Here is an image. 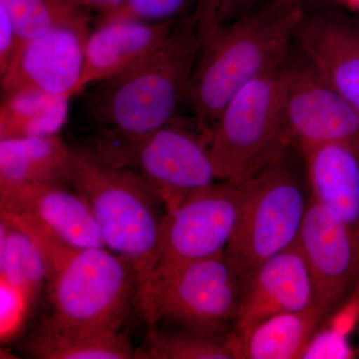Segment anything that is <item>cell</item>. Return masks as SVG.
Segmentation results:
<instances>
[{
	"label": "cell",
	"instance_id": "obj_14",
	"mask_svg": "<svg viewBox=\"0 0 359 359\" xmlns=\"http://www.w3.org/2000/svg\"><path fill=\"white\" fill-rule=\"evenodd\" d=\"M318 304L313 275L299 242L264 262L243 285L231 332L245 334L269 316Z\"/></svg>",
	"mask_w": 359,
	"mask_h": 359
},
{
	"label": "cell",
	"instance_id": "obj_29",
	"mask_svg": "<svg viewBox=\"0 0 359 359\" xmlns=\"http://www.w3.org/2000/svg\"><path fill=\"white\" fill-rule=\"evenodd\" d=\"M18 44L15 26L6 9L0 6V74L6 71Z\"/></svg>",
	"mask_w": 359,
	"mask_h": 359
},
{
	"label": "cell",
	"instance_id": "obj_20",
	"mask_svg": "<svg viewBox=\"0 0 359 359\" xmlns=\"http://www.w3.org/2000/svg\"><path fill=\"white\" fill-rule=\"evenodd\" d=\"M23 351L39 359H129L136 351L120 330H89L46 318L25 340Z\"/></svg>",
	"mask_w": 359,
	"mask_h": 359
},
{
	"label": "cell",
	"instance_id": "obj_25",
	"mask_svg": "<svg viewBox=\"0 0 359 359\" xmlns=\"http://www.w3.org/2000/svg\"><path fill=\"white\" fill-rule=\"evenodd\" d=\"M195 0H126L114 13L97 18L96 25L121 20L167 22L185 18Z\"/></svg>",
	"mask_w": 359,
	"mask_h": 359
},
{
	"label": "cell",
	"instance_id": "obj_23",
	"mask_svg": "<svg viewBox=\"0 0 359 359\" xmlns=\"http://www.w3.org/2000/svg\"><path fill=\"white\" fill-rule=\"evenodd\" d=\"M11 16L20 42L35 39L54 28L69 26L90 30L91 15L69 0H0Z\"/></svg>",
	"mask_w": 359,
	"mask_h": 359
},
{
	"label": "cell",
	"instance_id": "obj_32",
	"mask_svg": "<svg viewBox=\"0 0 359 359\" xmlns=\"http://www.w3.org/2000/svg\"><path fill=\"white\" fill-rule=\"evenodd\" d=\"M342 1L346 2L349 6L355 7L359 9V0H342Z\"/></svg>",
	"mask_w": 359,
	"mask_h": 359
},
{
	"label": "cell",
	"instance_id": "obj_12",
	"mask_svg": "<svg viewBox=\"0 0 359 359\" xmlns=\"http://www.w3.org/2000/svg\"><path fill=\"white\" fill-rule=\"evenodd\" d=\"M89 33L63 26L20 42L6 71L0 74L1 92L34 89L68 99L76 96Z\"/></svg>",
	"mask_w": 359,
	"mask_h": 359
},
{
	"label": "cell",
	"instance_id": "obj_5",
	"mask_svg": "<svg viewBox=\"0 0 359 359\" xmlns=\"http://www.w3.org/2000/svg\"><path fill=\"white\" fill-rule=\"evenodd\" d=\"M309 201L306 164L295 144L245 182L240 218L224 250L243 285L262 264L297 242Z\"/></svg>",
	"mask_w": 359,
	"mask_h": 359
},
{
	"label": "cell",
	"instance_id": "obj_6",
	"mask_svg": "<svg viewBox=\"0 0 359 359\" xmlns=\"http://www.w3.org/2000/svg\"><path fill=\"white\" fill-rule=\"evenodd\" d=\"M242 290L224 250L198 261L159 264L136 301L148 327L166 321L197 334L226 337L235 327Z\"/></svg>",
	"mask_w": 359,
	"mask_h": 359
},
{
	"label": "cell",
	"instance_id": "obj_18",
	"mask_svg": "<svg viewBox=\"0 0 359 359\" xmlns=\"http://www.w3.org/2000/svg\"><path fill=\"white\" fill-rule=\"evenodd\" d=\"M72 148L59 135L0 140V190L25 185L69 186Z\"/></svg>",
	"mask_w": 359,
	"mask_h": 359
},
{
	"label": "cell",
	"instance_id": "obj_8",
	"mask_svg": "<svg viewBox=\"0 0 359 359\" xmlns=\"http://www.w3.org/2000/svg\"><path fill=\"white\" fill-rule=\"evenodd\" d=\"M86 150L136 175L172 211L194 191L217 180L210 150V127L193 114L179 115L141 140L119 143L93 138Z\"/></svg>",
	"mask_w": 359,
	"mask_h": 359
},
{
	"label": "cell",
	"instance_id": "obj_3",
	"mask_svg": "<svg viewBox=\"0 0 359 359\" xmlns=\"http://www.w3.org/2000/svg\"><path fill=\"white\" fill-rule=\"evenodd\" d=\"M41 250L48 268L49 318L61 325L89 330H120L133 297L137 278L121 257L107 248L67 244L34 219L8 215Z\"/></svg>",
	"mask_w": 359,
	"mask_h": 359
},
{
	"label": "cell",
	"instance_id": "obj_9",
	"mask_svg": "<svg viewBox=\"0 0 359 359\" xmlns=\"http://www.w3.org/2000/svg\"><path fill=\"white\" fill-rule=\"evenodd\" d=\"M244 199V184L217 181L194 191L166 212L157 266L219 254L230 244Z\"/></svg>",
	"mask_w": 359,
	"mask_h": 359
},
{
	"label": "cell",
	"instance_id": "obj_26",
	"mask_svg": "<svg viewBox=\"0 0 359 359\" xmlns=\"http://www.w3.org/2000/svg\"><path fill=\"white\" fill-rule=\"evenodd\" d=\"M33 299L25 290L0 278V339L8 341L20 332Z\"/></svg>",
	"mask_w": 359,
	"mask_h": 359
},
{
	"label": "cell",
	"instance_id": "obj_10",
	"mask_svg": "<svg viewBox=\"0 0 359 359\" xmlns=\"http://www.w3.org/2000/svg\"><path fill=\"white\" fill-rule=\"evenodd\" d=\"M285 113L297 146L332 143L359 161V111L334 91L297 52L285 68Z\"/></svg>",
	"mask_w": 359,
	"mask_h": 359
},
{
	"label": "cell",
	"instance_id": "obj_2",
	"mask_svg": "<svg viewBox=\"0 0 359 359\" xmlns=\"http://www.w3.org/2000/svg\"><path fill=\"white\" fill-rule=\"evenodd\" d=\"M304 2L266 0L219 25L201 47L187 105L211 127L224 106L252 80L289 61Z\"/></svg>",
	"mask_w": 359,
	"mask_h": 359
},
{
	"label": "cell",
	"instance_id": "obj_4",
	"mask_svg": "<svg viewBox=\"0 0 359 359\" xmlns=\"http://www.w3.org/2000/svg\"><path fill=\"white\" fill-rule=\"evenodd\" d=\"M71 188L88 204L105 247L133 269L140 292L160 257L166 208L136 175L113 166L84 147L72 148Z\"/></svg>",
	"mask_w": 359,
	"mask_h": 359
},
{
	"label": "cell",
	"instance_id": "obj_31",
	"mask_svg": "<svg viewBox=\"0 0 359 359\" xmlns=\"http://www.w3.org/2000/svg\"><path fill=\"white\" fill-rule=\"evenodd\" d=\"M87 13L98 14V18L114 13L126 0H69Z\"/></svg>",
	"mask_w": 359,
	"mask_h": 359
},
{
	"label": "cell",
	"instance_id": "obj_1",
	"mask_svg": "<svg viewBox=\"0 0 359 359\" xmlns=\"http://www.w3.org/2000/svg\"><path fill=\"white\" fill-rule=\"evenodd\" d=\"M201 47L191 14L147 57L87 87L84 116L95 131L94 138L141 140L181 115Z\"/></svg>",
	"mask_w": 359,
	"mask_h": 359
},
{
	"label": "cell",
	"instance_id": "obj_33",
	"mask_svg": "<svg viewBox=\"0 0 359 359\" xmlns=\"http://www.w3.org/2000/svg\"><path fill=\"white\" fill-rule=\"evenodd\" d=\"M292 1H299V2H304V0H292Z\"/></svg>",
	"mask_w": 359,
	"mask_h": 359
},
{
	"label": "cell",
	"instance_id": "obj_27",
	"mask_svg": "<svg viewBox=\"0 0 359 359\" xmlns=\"http://www.w3.org/2000/svg\"><path fill=\"white\" fill-rule=\"evenodd\" d=\"M321 328L309 341L302 358H342V355L346 354V351L340 349L339 337L332 330H321Z\"/></svg>",
	"mask_w": 359,
	"mask_h": 359
},
{
	"label": "cell",
	"instance_id": "obj_16",
	"mask_svg": "<svg viewBox=\"0 0 359 359\" xmlns=\"http://www.w3.org/2000/svg\"><path fill=\"white\" fill-rule=\"evenodd\" d=\"M179 21L121 20L96 25L85 42L77 95L90 85L115 76L147 57L166 41Z\"/></svg>",
	"mask_w": 359,
	"mask_h": 359
},
{
	"label": "cell",
	"instance_id": "obj_28",
	"mask_svg": "<svg viewBox=\"0 0 359 359\" xmlns=\"http://www.w3.org/2000/svg\"><path fill=\"white\" fill-rule=\"evenodd\" d=\"M219 2L221 0H195L192 18L202 43L216 28Z\"/></svg>",
	"mask_w": 359,
	"mask_h": 359
},
{
	"label": "cell",
	"instance_id": "obj_21",
	"mask_svg": "<svg viewBox=\"0 0 359 359\" xmlns=\"http://www.w3.org/2000/svg\"><path fill=\"white\" fill-rule=\"evenodd\" d=\"M69 100L34 89L1 92L0 140L58 135L68 121Z\"/></svg>",
	"mask_w": 359,
	"mask_h": 359
},
{
	"label": "cell",
	"instance_id": "obj_13",
	"mask_svg": "<svg viewBox=\"0 0 359 359\" xmlns=\"http://www.w3.org/2000/svg\"><path fill=\"white\" fill-rule=\"evenodd\" d=\"M294 43L316 73L359 111V20L335 9L306 8Z\"/></svg>",
	"mask_w": 359,
	"mask_h": 359
},
{
	"label": "cell",
	"instance_id": "obj_22",
	"mask_svg": "<svg viewBox=\"0 0 359 359\" xmlns=\"http://www.w3.org/2000/svg\"><path fill=\"white\" fill-rule=\"evenodd\" d=\"M0 278L34 299L48 282V268L41 250L25 231L1 219Z\"/></svg>",
	"mask_w": 359,
	"mask_h": 359
},
{
	"label": "cell",
	"instance_id": "obj_17",
	"mask_svg": "<svg viewBox=\"0 0 359 359\" xmlns=\"http://www.w3.org/2000/svg\"><path fill=\"white\" fill-rule=\"evenodd\" d=\"M306 164L309 194L349 226L359 229V161L337 144L297 146Z\"/></svg>",
	"mask_w": 359,
	"mask_h": 359
},
{
	"label": "cell",
	"instance_id": "obj_30",
	"mask_svg": "<svg viewBox=\"0 0 359 359\" xmlns=\"http://www.w3.org/2000/svg\"><path fill=\"white\" fill-rule=\"evenodd\" d=\"M259 1L261 0H221L216 28L248 13L259 6Z\"/></svg>",
	"mask_w": 359,
	"mask_h": 359
},
{
	"label": "cell",
	"instance_id": "obj_24",
	"mask_svg": "<svg viewBox=\"0 0 359 359\" xmlns=\"http://www.w3.org/2000/svg\"><path fill=\"white\" fill-rule=\"evenodd\" d=\"M136 358L146 359H238L226 337H209L184 328L160 330L149 327L145 346L137 349Z\"/></svg>",
	"mask_w": 359,
	"mask_h": 359
},
{
	"label": "cell",
	"instance_id": "obj_15",
	"mask_svg": "<svg viewBox=\"0 0 359 359\" xmlns=\"http://www.w3.org/2000/svg\"><path fill=\"white\" fill-rule=\"evenodd\" d=\"M68 187L25 184L4 189L0 212L34 219L74 247L106 248L88 204Z\"/></svg>",
	"mask_w": 359,
	"mask_h": 359
},
{
	"label": "cell",
	"instance_id": "obj_11",
	"mask_svg": "<svg viewBox=\"0 0 359 359\" xmlns=\"http://www.w3.org/2000/svg\"><path fill=\"white\" fill-rule=\"evenodd\" d=\"M297 242L313 275L318 304L332 318L359 285V229L309 194Z\"/></svg>",
	"mask_w": 359,
	"mask_h": 359
},
{
	"label": "cell",
	"instance_id": "obj_7",
	"mask_svg": "<svg viewBox=\"0 0 359 359\" xmlns=\"http://www.w3.org/2000/svg\"><path fill=\"white\" fill-rule=\"evenodd\" d=\"M285 65L243 87L210 127L218 181L244 184L294 144L285 120Z\"/></svg>",
	"mask_w": 359,
	"mask_h": 359
},
{
	"label": "cell",
	"instance_id": "obj_19",
	"mask_svg": "<svg viewBox=\"0 0 359 359\" xmlns=\"http://www.w3.org/2000/svg\"><path fill=\"white\" fill-rule=\"evenodd\" d=\"M332 318L320 304L269 316L242 334L231 332L238 359L302 358L309 341Z\"/></svg>",
	"mask_w": 359,
	"mask_h": 359
}]
</instances>
